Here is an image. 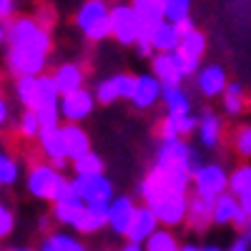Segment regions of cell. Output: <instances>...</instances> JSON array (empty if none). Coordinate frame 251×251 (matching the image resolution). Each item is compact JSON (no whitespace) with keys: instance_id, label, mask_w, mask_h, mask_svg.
I'll use <instances>...</instances> for the list:
<instances>
[{"instance_id":"cell-4","label":"cell","mask_w":251,"mask_h":251,"mask_svg":"<svg viewBox=\"0 0 251 251\" xmlns=\"http://www.w3.org/2000/svg\"><path fill=\"white\" fill-rule=\"evenodd\" d=\"M63 183H66V176L53 163H30L28 176H25V188L30 196L43 199V201H55Z\"/></svg>"},{"instance_id":"cell-3","label":"cell","mask_w":251,"mask_h":251,"mask_svg":"<svg viewBox=\"0 0 251 251\" xmlns=\"http://www.w3.org/2000/svg\"><path fill=\"white\" fill-rule=\"evenodd\" d=\"M75 25L88 43H100L111 38V10L106 0H86L75 13Z\"/></svg>"},{"instance_id":"cell-21","label":"cell","mask_w":251,"mask_h":251,"mask_svg":"<svg viewBox=\"0 0 251 251\" xmlns=\"http://www.w3.org/2000/svg\"><path fill=\"white\" fill-rule=\"evenodd\" d=\"M151 73L158 78V83L163 88H178L183 83V73L178 71L171 53H156L151 58Z\"/></svg>"},{"instance_id":"cell-26","label":"cell","mask_w":251,"mask_h":251,"mask_svg":"<svg viewBox=\"0 0 251 251\" xmlns=\"http://www.w3.org/2000/svg\"><path fill=\"white\" fill-rule=\"evenodd\" d=\"M228 149H231L241 161H251V123H239L236 128L226 133Z\"/></svg>"},{"instance_id":"cell-44","label":"cell","mask_w":251,"mask_h":251,"mask_svg":"<svg viewBox=\"0 0 251 251\" xmlns=\"http://www.w3.org/2000/svg\"><path fill=\"white\" fill-rule=\"evenodd\" d=\"M15 10H18V3H15V0H0V18H3V20L15 18Z\"/></svg>"},{"instance_id":"cell-40","label":"cell","mask_w":251,"mask_h":251,"mask_svg":"<svg viewBox=\"0 0 251 251\" xmlns=\"http://www.w3.org/2000/svg\"><path fill=\"white\" fill-rule=\"evenodd\" d=\"M113 83H116L118 98H121V100H131L133 93H136L138 75H133V73H116V75H113Z\"/></svg>"},{"instance_id":"cell-29","label":"cell","mask_w":251,"mask_h":251,"mask_svg":"<svg viewBox=\"0 0 251 251\" xmlns=\"http://www.w3.org/2000/svg\"><path fill=\"white\" fill-rule=\"evenodd\" d=\"M163 106L169 113H191V96H188L181 86L178 88H163Z\"/></svg>"},{"instance_id":"cell-19","label":"cell","mask_w":251,"mask_h":251,"mask_svg":"<svg viewBox=\"0 0 251 251\" xmlns=\"http://www.w3.org/2000/svg\"><path fill=\"white\" fill-rule=\"evenodd\" d=\"M186 208H188V194H178L153 206V214L158 216L163 228H178L181 224H186Z\"/></svg>"},{"instance_id":"cell-32","label":"cell","mask_w":251,"mask_h":251,"mask_svg":"<svg viewBox=\"0 0 251 251\" xmlns=\"http://www.w3.org/2000/svg\"><path fill=\"white\" fill-rule=\"evenodd\" d=\"M73 166V171L75 176H96V174H103V169H106V163H103V158L98 153H86V156H80L78 161L71 163Z\"/></svg>"},{"instance_id":"cell-35","label":"cell","mask_w":251,"mask_h":251,"mask_svg":"<svg viewBox=\"0 0 251 251\" xmlns=\"http://www.w3.org/2000/svg\"><path fill=\"white\" fill-rule=\"evenodd\" d=\"M43 103H60V91L55 86L53 75H38V106Z\"/></svg>"},{"instance_id":"cell-36","label":"cell","mask_w":251,"mask_h":251,"mask_svg":"<svg viewBox=\"0 0 251 251\" xmlns=\"http://www.w3.org/2000/svg\"><path fill=\"white\" fill-rule=\"evenodd\" d=\"M249 183H251V163H241L228 174V191L234 196H239Z\"/></svg>"},{"instance_id":"cell-37","label":"cell","mask_w":251,"mask_h":251,"mask_svg":"<svg viewBox=\"0 0 251 251\" xmlns=\"http://www.w3.org/2000/svg\"><path fill=\"white\" fill-rule=\"evenodd\" d=\"M35 116L40 121V128H60V106L58 103H43V106L35 108Z\"/></svg>"},{"instance_id":"cell-30","label":"cell","mask_w":251,"mask_h":251,"mask_svg":"<svg viewBox=\"0 0 251 251\" xmlns=\"http://www.w3.org/2000/svg\"><path fill=\"white\" fill-rule=\"evenodd\" d=\"M181 241L174 234V228H158V231L143 244L146 251H181Z\"/></svg>"},{"instance_id":"cell-22","label":"cell","mask_w":251,"mask_h":251,"mask_svg":"<svg viewBox=\"0 0 251 251\" xmlns=\"http://www.w3.org/2000/svg\"><path fill=\"white\" fill-rule=\"evenodd\" d=\"M55 86L60 91V96L66 93H73V91H80L83 83H86V68L80 63H60V66L50 73Z\"/></svg>"},{"instance_id":"cell-28","label":"cell","mask_w":251,"mask_h":251,"mask_svg":"<svg viewBox=\"0 0 251 251\" xmlns=\"http://www.w3.org/2000/svg\"><path fill=\"white\" fill-rule=\"evenodd\" d=\"M15 96L25 106V111H35L38 108V75L15 78Z\"/></svg>"},{"instance_id":"cell-6","label":"cell","mask_w":251,"mask_h":251,"mask_svg":"<svg viewBox=\"0 0 251 251\" xmlns=\"http://www.w3.org/2000/svg\"><path fill=\"white\" fill-rule=\"evenodd\" d=\"M203 53H206V35L199 28H194L191 33L181 35V46L171 55L176 60L178 71L183 73V78H191L194 73H199V63H201Z\"/></svg>"},{"instance_id":"cell-43","label":"cell","mask_w":251,"mask_h":251,"mask_svg":"<svg viewBox=\"0 0 251 251\" xmlns=\"http://www.w3.org/2000/svg\"><path fill=\"white\" fill-rule=\"evenodd\" d=\"M13 226H15V219H13V211H8V208L0 203V241L8 239L10 231H13Z\"/></svg>"},{"instance_id":"cell-52","label":"cell","mask_w":251,"mask_h":251,"mask_svg":"<svg viewBox=\"0 0 251 251\" xmlns=\"http://www.w3.org/2000/svg\"><path fill=\"white\" fill-rule=\"evenodd\" d=\"M201 251H224V249H219V246H214V244H208V246H201Z\"/></svg>"},{"instance_id":"cell-10","label":"cell","mask_w":251,"mask_h":251,"mask_svg":"<svg viewBox=\"0 0 251 251\" xmlns=\"http://www.w3.org/2000/svg\"><path fill=\"white\" fill-rule=\"evenodd\" d=\"M75 191L80 194L83 203H111L113 201V183L106 178V174H96V176H75L71 178Z\"/></svg>"},{"instance_id":"cell-50","label":"cell","mask_w":251,"mask_h":251,"mask_svg":"<svg viewBox=\"0 0 251 251\" xmlns=\"http://www.w3.org/2000/svg\"><path fill=\"white\" fill-rule=\"evenodd\" d=\"M116 251H146V249H143L141 244H131V241H126V244H123L121 249H116Z\"/></svg>"},{"instance_id":"cell-15","label":"cell","mask_w":251,"mask_h":251,"mask_svg":"<svg viewBox=\"0 0 251 251\" xmlns=\"http://www.w3.org/2000/svg\"><path fill=\"white\" fill-rule=\"evenodd\" d=\"M226 86H228L226 71L219 66V63H208V66L199 68V73H196V91L206 100H214V98L224 96Z\"/></svg>"},{"instance_id":"cell-16","label":"cell","mask_w":251,"mask_h":251,"mask_svg":"<svg viewBox=\"0 0 251 251\" xmlns=\"http://www.w3.org/2000/svg\"><path fill=\"white\" fill-rule=\"evenodd\" d=\"M196 133H199V141H201L203 149H219L228 131H226V123L219 113L203 111L199 116V131Z\"/></svg>"},{"instance_id":"cell-1","label":"cell","mask_w":251,"mask_h":251,"mask_svg":"<svg viewBox=\"0 0 251 251\" xmlns=\"http://www.w3.org/2000/svg\"><path fill=\"white\" fill-rule=\"evenodd\" d=\"M191 171L186 169H161V166H153V169L146 174L138 183V196L143 201V206H158L161 201L178 196V194H188L191 188Z\"/></svg>"},{"instance_id":"cell-2","label":"cell","mask_w":251,"mask_h":251,"mask_svg":"<svg viewBox=\"0 0 251 251\" xmlns=\"http://www.w3.org/2000/svg\"><path fill=\"white\" fill-rule=\"evenodd\" d=\"M5 43L8 48H33V50H53V38L50 30L40 23L38 18L30 15H15L5 23Z\"/></svg>"},{"instance_id":"cell-39","label":"cell","mask_w":251,"mask_h":251,"mask_svg":"<svg viewBox=\"0 0 251 251\" xmlns=\"http://www.w3.org/2000/svg\"><path fill=\"white\" fill-rule=\"evenodd\" d=\"M93 96H96V103H100V106H113L116 100H121L118 98V91H116V83H113V75L111 78H103L98 86H96Z\"/></svg>"},{"instance_id":"cell-7","label":"cell","mask_w":251,"mask_h":251,"mask_svg":"<svg viewBox=\"0 0 251 251\" xmlns=\"http://www.w3.org/2000/svg\"><path fill=\"white\" fill-rule=\"evenodd\" d=\"M194 194L203 196L208 201H216L221 194L228 191V174L224 171L221 163H203L194 174Z\"/></svg>"},{"instance_id":"cell-45","label":"cell","mask_w":251,"mask_h":251,"mask_svg":"<svg viewBox=\"0 0 251 251\" xmlns=\"http://www.w3.org/2000/svg\"><path fill=\"white\" fill-rule=\"evenodd\" d=\"M136 53L141 55V58H153L156 55V50H153V46H151V40H138L136 43Z\"/></svg>"},{"instance_id":"cell-51","label":"cell","mask_w":251,"mask_h":251,"mask_svg":"<svg viewBox=\"0 0 251 251\" xmlns=\"http://www.w3.org/2000/svg\"><path fill=\"white\" fill-rule=\"evenodd\" d=\"M5 33H8V30H5V20L0 18V43H5Z\"/></svg>"},{"instance_id":"cell-20","label":"cell","mask_w":251,"mask_h":251,"mask_svg":"<svg viewBox=\"0 0 251 251\" xmlns=\"http://www.w3.org/2000/svg\"><path fill=\"white\" fill-rule=\"evenodd\" d=\"M108 206L111 203H91V206H86L80 219L75 221L73 231H78L80 236H93V234L100 231V228H106L108 226Z\"/></svg>"},{"instance_id":"cell-49","label":"cell","mask_w":251,"mask_h":251,"mask_svg":"<svg viewBox=\"0 0 251 251\" xmlns=\"http://www.w3.org/2000/svg\"><path fill=\"white\" fill-rule=\"evenodd\" d=\"M8 123V103H5V98L0 96V128Z\"/></svg>"},{"instance_id":"cell-23","label":"cell","mask_w":251,"mask_h":251,"mask_svg":"<svg viewBox=\"0 0 251 251\" xmlns=\"http://www.w3.org/2000/svg\"><path fill=\"white\" fill-rule=\"evenodd\" d=\"M63 138H66V151H68V161H78L80 156L91 153V136L80 128L78 123H68L63 126Z\"/></svg>"},{"instance_id":"cell-8","label":"cell","mask_w":251,"mask_h":251,"mask_svg":"<svg viewBox=\"0 0 251 251\" xmlns=\"http://www.w3.org/2000/svg\"><path fill=\"white\" fill-rule=\"evenodd\" d=\"M46 60H48V53H43V50H33V48H8V53H5L8 71H10L15 78L43 75V71H46Z\"/></svg>"},{"instance_id":"cell-54","label":"cell","mask_w":251,"mask_h":251,"mask_svg":"<svg viewBox=\"0 0 251 251\" xmlns=\"http://www.w3.org/2000/svg\"><path fill=\"white\" fill-rule=\"evenodd\" d=\"M8 251H33V249H8Z\"/></svg>"},{"instance_id":"cell-13","label":"cell","mask_w":251,"mask_h":251,"mask_svg":"<svg viewBox=\"0 0 251 251\" xmlns=\"http://www.w3.org/2000/svg\"><path fill=\"white\" fill-rule=\"evenodd\" d=\"M188 231L194 234H206L214 226V201L203 196H188V208H186V224Z\"/></svg>"},{"instance_id":"cell-27","label":"cell","mask_w":251,"mask_h":251,"mask_svg":"<svg viewBox=\"0 0 251 251\" xmlns=\"http://www.w3.org/2000/svg\"><path fill=\"white\" fill-rule=\"evenodd\" d=\"M239 199L231 194V191H226L221 194L216 201H214V226H226V224H234V216L239 214Z\"/></svg>"},{"instance_id":"cell-47","label":"cell","mask_w":251,"mask_h":251,"mask_svg":"<svg viewBox=\"0 0 251 251\" xmlns=\"http://www.w3.org/2000/svg\"><path fill=\"white\" fill-rule=\"evenodd\" d=\"M236 199H239V203H241V208H244V211H246V214H251V183L244 188V191H241Z\"/></svg>"},{"instance_id":"cell-48","label":"cell","mask_w":251,"mask_h":251,"mask_svg":"<svg viewBox=\"0 0 251 251\" xmlns=\"http://www.w3.org/2000/svg\"><path fill=\"white\" fill-rule=\"evenodd\" d=\"M249 246H251V239H249L246 234H241V236H239L231 246L226 249V251H249Z\"/></svg>"},{"instance_id":"cell-17","label":"cell","mask_w":251,"mask_h":251,"mask_svg":"<svg viewBox=\"0 0 251 251\" xmlns=\"http://www.w3.org/2000/svg\"><path fill=\"white\" fill-rule=\"evenodd\" d=\"M161 228V221L158 216L153 214V208L149 206H138V211L133 216V224L128 228V234H126V241H131V244H146L156 231Z\"/></svg>"},{"instance_id":"cell-9","label":"cell","mask_w":251,"mask_h":251,"mask_svg":"<svg viewBox=\"0 0 251 251\" xmlns=\"http://www.w3.org/2000/svg\"><path fill=\"white\" fill-rule=\"evenodd\" d=\"M111 38H116L121 46H133L138 43V23H136V10L133 5L118 3L111 8Z\"/></svg>"},{"instance_id":"cell-33","label":"cell","mask_w":251,"mask_h":251,"mask_svg":"<svg viewBox=\"0 0 251 251\" xmlns=\"http://www.w3.org/2000/svg\"><path fill=\"white\" fill-rule=\"evenodd\" d=\"M20 176V163L15 156H10L8 151H0V188L3 186H13Z\"/></svg>"},{"instance_id":"cell-31","label":"cell","mask_w":251,"mask_h":251,"mask_svg":"<svg viewBox=\"0 0 251 251\" xmlns=\"http://www.w3.org/2000/svg\"><path fill=\"white\" fill-rule=\"evenodd\" d=\"M40 249H46V251H88L86 244L71 234H48Z\"/></svg>"},{"instance_id":"cell-55","label":"cell","mask_w":251,"mask_h":251,"mask_svg":"<svg viewBox=\"0 0 251 251\" xmlns=\"http://www.w3.org/2000/svg\"><path fill=\"white\" fill-rule=\"evenodd\" d=\"M156 3H163V0H156Z\"/></svg>"},{"instance_id":"cell-11","label":"cell","mask_w":251,"mask_h":251,"mask_svg":"<svg viewBox=\"0 0 251 251\" xmlns=\"http://www.w3.org/2000/svg\"><path fill=\"white\" fill-rule=\"evenodd\" d=\"M96 96L86 88H80V91H73V93H66V96H60V116L66 118L68 123H80V121H86L91 113H93V106H96Z\"/></svg>"},{"instance_id":"cell-42","label":"cell","mask_w":251,"mask_h":251,"mask_svg":"<svg viewBox=\"0 0 251 251\" xmlns=\"http://www.w3.org/2000/svg\"><path fill=\"white\" fill-rule=\"evenodd\" d=\"M153 136L161 141V143H169V141H178V131H176V126H174V118L166 113L163 118H158L156 123V128H153Z\"/></svg>"},{"instance_id":"cell-34","label":"cell","mask_w":251,"mask_h":251,"mask_svg":"<svg viewBox=\"0 0 251 251\" xmlns=\"http://www.w3.org/2000/svg\"><path fill=\"white\" fill-rule=\"evenodd\" d=\"M191 0H163V18L169 23H181V20L191 18Z\"/></svg>"},{"instance_id":"cell-14","label":"cell","mask_w":251,"mask_h":251,"mask_svg":"<svg viewBox=\"0 0 251 251\" xmlns=\"http://www.w3.org/2000/svg\"><path fill=\"white\" fill-rule=\"evenodd\" d=\"M136 211H138V206L131 196H116L108 206V228L116 236L126 239V234H128V228L133 224Z\"/></svg>"},{"instance_id":"cell-41","label":"cell","mask_w":251,"mask_h":251,"mask_svg":"<svg viewBox=\"0 0 251 251\" xmlns=\"http://www.w3.org/2000/svg\"><path fill=\"white\" fill-rule=\"evenodd\" d=\"M174 118V126H176V131L181 138L186 136H191L194 131H199V116L191 111V113H169Z\"/></svg>"},{"instance_id":"cell-46","label":"cell","mask_w":251,"mask_h":251,"mask_svg":"<svg viewBox=\"0 0 251 251\" xmlns=\"http://www.w3.org/2000/svg\"><path fill=\"white\" fill-rule=\"evenodd\" d=\"M249 216L251 214H246L244 208H239V214L234 216V228H236V231H246V228H249Z\"/></svg>"},{"instance_id":"cell-38","label":"cell","mask_w":251,"mask_h":251,"mask_svg":"<svg viewBox=\"0 0 251 251\" xmlns=\"http://www.w3.org/2000/svg\"><path fill=\"white\" fill-rule=\"evenodd\" d=\"M40 131L43 128H40V121H38L35 111H23V116L18 118V133L25 141H33V138L40 136Z\"/></svg>"},{"instance_id":"cell-25","label":"cell","mask_w":251,"mask_h":251,"mask_svg":"<svg viewBox=\"0 0 251 251\" xmlns=\"http://www.w3.org/2000/svg\"><path fill=\"white\" fill-rule=\"evenodd\" d=\"M221 103H224L226 116H231V118L244 116V113L249 111V96H246V88L241 86L239 80L228 83L226 91H224V96H221Z\"/></svg>"},{"instance_id":"cell-5","label":"cell","mask_w":251,"mask_h":251,"mask_svg":"<svg viewBox=\"0 0 251 251\" xmlns=\"http://www.w3.org/2000/svg\"><path fill=\"white\" fill-rule=\"evenodd\" d=\"M161 169H186L191 171V176L201 169V156L196 149H191L183 138L178 141H169V143H161L156 149V163Z\"/></svg>"},{"instance_id":"cell-18","label":"cell","mask_w":251,"mask_h":251,"mask_svg":"<svg viewBox=\"0 0 251 251\" xmlns=\"http://www.w3.org/2000/svg\"><path fill=\"white\" fill-rule=\"evenodd\" d=\"M161 96H163V86L158 83V78L153 73H143V75H138L136 93L131 98V106L136 111H149V108H153L156 103L161 100Z\"/></svg>"},{"instance_id":"cell-53","label":"cell","mask_w":251,"mask_h":251,"mask_svg":"<svg viewBox=\"0 0 251 251\" xmlns=\"http://www.w3.org/2000/svg\"><path fill=\"white\" fill-rule=\"evenodd\" d=\"M246 236L251 239V216H249V228H246Z\"/></svg>"},{"instance_id":"cell-24","label":"cell","mask_w":251,"mask_h":251,"mask_svg":"<svg viewBox=\"0 0 251 251\" xmlns=\"http://www.w3.org/2000/svg\"><path fill=\"white\" fill-rule=\"evenodd\" d=\"M151 46L156 53H174L178 46H181V30L176 23H169V20H163V23L151 33Z\"/></svg>"},{"instance_id":"cell-12","label":"cell","mask_w":251,"mask_h":251,"mask_svg":"<svg viewBox=\"0 0 251 251\" xmlns=\"http://www.w3.org/2000/svg\"><path fill=\"white\" fill-rule=\"evenodd\" d=\"M38 149L46 156L48 163L55 169H66L68 166V151H66V138H63V128H43L38 136Z\"/></svg>"}]
</instances>
